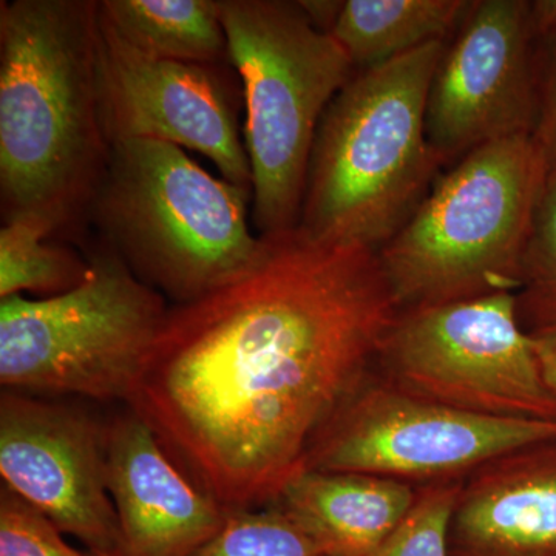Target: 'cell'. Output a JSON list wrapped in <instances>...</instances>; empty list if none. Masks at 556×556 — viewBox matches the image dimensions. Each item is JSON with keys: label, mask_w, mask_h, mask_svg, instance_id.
<instances>
[{"label": "cell", "mask_w": 556, "mask_h": 556, "mask_svg": "<svg viewBox=\"0 0 556 556\" xmlns=\"http://www.w3.org/2000/svg\"><path fill=\"white\" fill-rule=\"evenodd\" d=\"M218 5L230 64L243 87L252 225L260 237L280 236L299 226L318 126L354 65L300 2Z\"/></svg>", "instance_id": "8992f818"}, {"label": "cell", "mask_w": 556, "mask_h": 556, "mask_svg": "<svg viewBox=\"0 0 556 556\" xmlns=\"http://www.w3.org/2000/svg\"><path fill=\"white\" fill-rule=\"evenodd\" d=\"M86 255L72 291L0 300L3 390L129 401L169 306L101 240Z\"/></svg>", "instance_id": "52a82bcc"}, {"label": "cell", "mask_w": 556, "mask_h": 556, "mask_svg": "<svg viewBox=\"0 0 556 556\" xmlns=\"http://www.w3.org/2000/svg\"><path fill=\"white\" fill-rule=\"evenodd\" d=\"M417 486L364 473L306 470L277 506L324 556H368L408 514Z\"/></svg>", "instance_id": "9a60e30c"}, {"label": "cell", "mask_w": 556, "mask_h": 556, "mask_svg": "<svg viewBox=\"0 0 556 556\" xmlns=\"http://www.w3.org/2000/svg\"><path fill=\"white\" fill-rule=\"evenodd\" d=\"M556 438V422L475 415L409 396L375 371L318 434L308 470L415 486L464 481L489 460Z\"/></svg>", "instance_id": "9c48e42d"}, {"label": "cell", "mask_w": 556, "mask_h": 556, "mask_svg": "<svg viewBox=\"0 0 556 556\" xmlns=\"http://www.w3.org/2000/svg\"><path fill=\"white\" fill-rule=\"evenodd\" d=\"M101 100L100 2L0 3L3 222L38 215L79 237L110 160Z\"/></svg>", "instance_id": "7a4b0ae2"}, {"label": "cell", "mask_w": 556, "mask_h": 556, "mask_svg": "<svg viewBox=\"0 0 556 556\" xmlns=\"http://www.w3.org/2000/svg\"><path fill=\"white\" fill-rule=\"evenodd\" d=\"M450 556H556V438L489 460L460 485Z\"/></svg>", "instance_id": "5bb4252c"}, {"label": "cell", "mask_w": 556, "mask_h": 556, "mask_svg": "<svg viewBox=\"0 0 556 556\" xmlns=\"http://www.w3.org/2000/svg\"><path fill=\"white\" fill-rule=\"evenodd\" d=\"M170 306L127 405L226 511L274 506L401 314L378 252L295 228Z\"/></svg>", "instance_id": "6da1fadb"}, {"label": "cell", "mask_w": 556, "mask_h": 556, "mask_svg": "<svg viewBox=\"0 0 556 556\" xmlns=\"http://www.w3.org/2000/svg\"><path fill=\"white\" fill-rule=\"evenodd\" d=\"M100 21L102 118L110 144L155 139L195 150L252 197L236 68L148 56Z\"/></svg>", "instance_id": "8fae6325"}, {"label": "cell", "mask_w": 556, "mask_h": 556, "mask_svg": "<svg viewBox=\"0 0 556 556\" xmlns=\"http://www.w3.org/2000/svg\"><path fill=\"white\" fill-rule=\"evenodd\" d=\"M444 40L358 70L318 126L298 229L379 252L430 192L442 161L427 101Z\"/></svg>", "instance_id": "3957f363"}, {"label": "cell", "mask_w": 556, "mask_h": 556, "mask_svg": "<svg viewBox=\"0 0 556 556\" xmlns=\"http://www.w3.org/2000/svg\"><path fill=\"white\" fill-rule=\"evenodd\" d=\"M100 16L148 56L232 65L218 0H101Z\"/></svg>", "instance_id": "2e32d148"}, {"label": "cell", "mask_w": 556, "mask_h": 556, "mask_svg": "<svg viewBox=\"0 0 556 556\" xmlns=\"http://www.w3.org/2000/svg\"><path fill=\"white\" fill-rule=\"evenodd\" d=\"M251 193L208 174L185 149L155 139L112 144L89 222L101 241L175 305L257 265L268 237L252 232Z\"/></svg>", "instance_id": "277c9868"}, {"label": "cell", "mask_w": 556, "mask_h": 556, "mask_svg": "<svg viewBox=\"0 0 556 556\" xmlns=\"http://www.w3.org/2000/svg\"><path fill=\"white\" fill-rule=\"evenodd\" d=\"M541 375L556 397V325L529 332Z\"/></svg>", "instance_id": "cb8c5ba5"}, {"label": "cell", "mask_w": 556, "mask_h": 556, "mask_svg": "<svg viewBox=\"0 0 556 556\" xmlns=\"http://www.w3.org/2000/svg\"><path fill=\"white\" fill-rule=\"evenodd\" d=\"M109 426L78 407L3 390L0 475L64 535L101 556H121L108 484Z\"/></svg>", "instance_id": "7c38bea8"}, {"label": "cell", "mask_w": 556, "mask_h": 556, "mask_svg": "<svg viewBox=\"0 0 556 556\" xmlns=\"http://www.w3.org/2000/svg\"><path fill=\"white\" fill-rule=\"evenodd\" d=\"M517 302L527 332L556 325V174L547 178L533 215Z\"/></svg>", "instance_id": "d6986e66"}, {"label": "cell", "mask_w": 556, "mask_h": 556, "mask_svg": "<svg viewBox=\"0 0 556 556\" xmlns=\"http://www.w3.org/2000/svg\"><path fill=\"white\" fill-rule=\"evenodd\" d=\"M463 481L417 486L401 525L368 556H450V522Z\"/></svg>", "instance_id": "44dd1931"}, {"label": "cell", "mask_w": 556, "mask_h": 556, "mask_svg": "<svg viewBox=\"0 0 556 556\" xmlns=\"http://www.w3.org/2000/svg\"><path fill=\"white\" fill-rule=\"evenodd\" d=\"M546 181L535 142L527 135L463 156L379 249L401 309L517 294Z\"/></svg>", "instance_id": "5b68a950"}, {"label": "cell", "mask_w": 556, "mask_h": 556, "mask_svg": "<svg viewBox=\"0 0 556 556\" xmlns=\"http://www.w3.org/2000/svg\"><path fill=\"white\" fill-rule=\"evenodd\" d=\"M192 556H324L277 504L230 511L225 525Z\"/></svg>", "instance_id": "ffe728a7"}, {"label": "cell", "mask_w": 556, "mask_h": 556, "mask_svg": "<svg viewBox=\"0 0 556 556\" xmlns=\"http://www.w3.org/2000/svg\"><path fill=\"white\" fill-rule=\"evenodd\" d=\"M468 7L464 0H345L329 33L354 68H371L444 40Z\"/></svg>", "instance_id": "e0dca14e"}, {"label": "cell", "mask_w": 556, "mask_h": 556, "mask_svg": "<svg viewBox=\"0 0 556 556\" xmlns=\"http://www.w3.org/2000/svg\"><path fill=\"white\" fill-rule=\"evenodd\" d=\"M38 508L3 486L0 492V556H101L79 552Z\"/></svg>", "instance_id": "7402d4cb"}, {"label": "cell", "mask_w": 556, "mask_h": 556, "mask_svg": "<svg viewBox=\"0 0 556 556\" xmlns=\"http://www.w3.org/2000/svg\"><path fill=\"white\" fill-rule=\"evenodd\" d=\"M409 396L501 419L556 422L517 294L404 309L375 369Z\"/></svg>", "instance_id": "ba28073f"}, {"label": "cell", "mask_w": 556, "mask_h": 556, "mask_svg": "<svg viewBox=\"0 0 556 556\" xmlns=\"http://www.w3.org/2000/svg\"><path fill=\"white\" fill-rule=\"evenodd\" d=\"M38 215H16L0 229V299L33 292L42 299L72 291L90 270L87 255L56 241Z\"/></svg>", "instance_id": "ac0fdd59"}, {"label": "cell", "mask_w": 556, "mask_h": 556, "mask_svg": "<svg viewBox=\"0 0 556 556\" xmlns=\"http://www.w3.org/2000/svg\"><path fill=\"white\" fill-rule=\"evenodd\" d=\"M108 484L121 556H192L229 511L193 484L131 409L109 426Z\"/></svg>", "instance_id": "4fadbf2b"}, {"label": "cell", "mask_w": 556, "mask_h": 556, "mask_svg": "<svg viewBox=\"0 0 556 556\" xmlns=\"http://www.w3.org/2000/svg\"><path fill=\"white\" fill-rule=\"evenodd\" d=\"M541 38L538 47V118L532 139L547 178L556 174V0L535 2Z\"/></svg>", "instance_id": "603a6c76"}, {"label": "cell", "mask_w": 556, "mask_h": 556, "mask_svg": "<svg viewBox=\"0 0 556 556\" xmlns=\"http://www.w3.org/2000/svg\"><path fill=\"white\" fill-rule=\"evenodd\" d=\"M540 38L533 2H470L428 91V141L442 163L500 139L532 137Z\"/></svg>", "instance_id": "30bf717a"}]
</instances>
